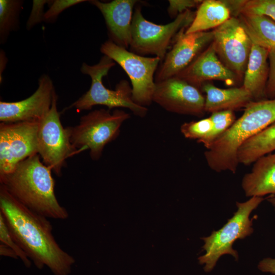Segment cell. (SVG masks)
<instances>
[{
  "mask_svg": "<svg viewBox=\"0 0 275 275\" xmlns=\"http://www.w3.org/2000/svg\"><path fill=\"white\" fill-rule=\"evenodd\" d=\"M0 213L14 240L39 269L47 266L54 275H69L74 258L62 249L47 217L24 206L0 186Z\"/></svg>",
  "mask_w": 275,
  "mask_h": 275,
  "instance_id": "6da1fadb",
  "label": "cell"
},
{
  "mask_svg": "<svg viewBox=\"0 0 275 275\" xmlns=\"http://www.w3.org/2000/svg\"><path fill=\"white\" fill-rule=\"evenodd\" d=\"M51 171L36 154L21 161L10 173L0 177L1 185L32 211L47 218L65 219L69 214L56 198Z\"/></svg>",
  "mask_w": 275,
  "mask_h": 275,
  "instance_id": "7a4b0ae2",
  "label": "cell"
},
{
  "mask_svg": "<svg viewBox=\"0 0 275 275\" xmlns=\"http://www.w3.org/2000/svg\"><path fill=\"white\" fill-rule=\"evenodd\" d=\"M274 122L275 98L252 101L242 116L205 152L208 166L215 172L235 174L240 146Z\"/></svg>",
  "mask_w": 275,
  "mask_h": 275,
  "instance_id": "3957f363",
  "label": "cell"
},
{
  "mask_svg": "<svg viewBox=\"0 0 275 275\" xmlns=\"http://www.w3.org/2000/svg\"><path fill=\"white\" fill-rule=\"evenodd\" d=\"M115 62L104 55L99 62L94 65L83 63L81 72L89 75L91 84L89 90L69 108H75L77 111L89 110L95 105L106 106L109 109L124 107L129 109L135 115L145 117L148 109L146 107L135 103L132 99V88L128 81L122 79L116 85L114 90L106 88L102 83L103 77L106 76Z\"/></svg>",
  "mask_w": 275,
  "mask_h": 275,
  "instance_id": "277c9868",
  "label": "cell"
},
{
  "mask_svg": "<svg viewBox=\"0 0 275 275\" xmlns=\"http://www.w3.org/2000/svg\"><path fill=\"white\" fill-rule=\"evenodd\" d=\"M263 197H252L244 202H236L237 211L220 229L213 231L210 235L201 238L204 241V255L199 257L200 264H205L204 270L210 272L219 258L224 255H232L238 259L237 252L233 244L238 239H242L253 232L251 212L263 201Z\"/></svg>",
  "mask_w": 275,
  "mask_h": 275,
  "instance_id": "5b68a950",
  "label": "cell"
},
{
  "mask_svg": "<svg viewBox=\"0 0 275 275\" xmlns=\"http://www.w3.org/2000/svg\"><path fill=\"white\" fill-rule=\"evenodd\" d=\"M195 14L196 12L188 10L178 15L171 22L157 24L146 19L141 6L136 4L131 23L130 51L143 56L154 55L162 61L176 35L181 30H186Z\"/></svg>",
  "mask_w": 275,
  "mask_h": 275,
  "instance_id": "8992f818",
  "label": "cell"
},
{
  "mask_svg": "<svg viewBox=\"0 0 275 275\" xmlns=\"http://www.w3.org/2000/svg\"><path fill=\"white\" fill-rule=\"evenodd\" d=\"M129 114L120 109L94 110L82 116L79 123L71 127L70 142L75 154L90 150L92 159H98L105 146L114 140L122 123Z\"/></svg>",
  "mask_w": 275,
  "mask_h": 275,
  "instance_id": "52a82bcc",
  "label": "cell"
},
{
  "mask_svg": "<svg viewBox=\"0 0 275 275\" xmlns=\"http://www.w3.org/2000/svg\"><path fill=\"white\" fill-rule=\"evenodd\" d=\"M100 51L118 64L126 73L131 83L134 102L144 107L150 105L155 88L154 76L160 59L136 54L110 40L101 45Z\"/></svg>",
  "mask_w": 275,
  "mask_h": 275,
  "instance_id": "ba28073f",
  "label": "cell"
},
{
  "mask_svg": "<svg viewBox=\"0 0 275 275\" xmlns=\"http://www.w3.org/2000/svg\"><path fill=\"white\" fill-rule=\"evenodd\" d=\"M57 99L55 93L49 111L39 122L37 139L38 153L43 163L59 176L66 159L75 152L70 142L71 127L62 125Z\"/></svg>",
  "mask_w": 275,
  "mask_h": 275,
  "instance_id": "9c48e42d",
  "label": "cell"
},
{
  "mask_svg": "<svg viewBox=\"0 0 275 275\" xmlns=\"http://www.w3.org/2000/svg\"><path fill=\"white\" fill-rule=\"evenodd\" d=\"M39 122L1 123L0 177L12 172L22 160L38 153Z\"/></svg>",
  "mask_w": 275,
  "mask_h": 275,
  "instance_id": "30bf717a",
  "label": "cell"
},
{
  "mask_svg": "<svg viewBox=\"0 0 275 275\" xmlns=\"http://www.w3.org/2000/svg\"><path fill=\"white\" fill-rule=\"evenodd\" d=\"M211 43L221 62L240 77L244 74L253 43L237 17L214 29Z\"/></svg>",
  "mask_w": 275,
  "mask_h": 275,
  "instance_id": "8fae6325",
  "label": "cell"
},
{
  "mask_svg": "<svg viewBox=\"0 0 275 275\" xmlns=\"http://www.w3.org/2000/svg\"><path fill=\"white\" fill-rule=\"evenodd\" d=\"M152 100L174 113L201 117L205 113L200 90L177 76L155 82Z\"/></svg>",
  "mask_w": 275,
  "mask_h": 275,
  "instance_id": "7c38bea8",
  "label": "cell"
},
{
  "mask_svg": "<svg viewBox=\"0 0 275 275\" xmlns=\"http://www.w3.org/2000/svg\"><path fill=\"white\" fill-rule=\"evenodd\" d=\"M178 33L174 43L160 62L155 75V82L176 76L188 67L212 42L213 31Z\"/></svg>",
  "mask_w": 275,
  "mask_h": 275,
  "instance_id": "4fadbf2b",
  "label": "cell"
},
{
  "mask_svg": "<svg viewBox=\"0 0 275 275\" xmlns=\"http://www.w3.org/2000/svg\"><path fill=\"white\" fill-rule=\"evenodd\" d=\"M55 93L49 76L41 75L37 89L28 98L15 102H0L1 122H39L49 111Z\"/></svg>",
  "mask_w": 275,
  "mask_h": 275,
  "instance_id": "5bb4252c",
  "label": "cell"
},
{
  "mask_svg": "<svg viewBox=\"0 0 275 275\" xmlns=\"http://www.w3.org/2000/svg\"><path fill=\"white\" fill-rule=\"evenodd\" d=\"M176 76L199 89L202 84L210 80H222L232 85L240 78L221 62L211 43Z\"/></svg>",
  "mask_w": 275,
  "mask_h": 275,
  "instance_id": "9a60e30c",
  "label": "cell"
},
{
  "mask_svg": "<svg viewBox=\"0 0 275 275\" xmlns=\"http://www.w3.org/2000/svg\"><path fill=\"white\" fill-rule=\"evenodd\" d=\"M139 1L114 0L102 2L90 1L102 13L108 30L110 40L127 49L131 39V23L133 9Z\"/></svg>",
  "mask_w": 275,
  "mask_h": 275,
  "instance_id": "2e32d148",
  "label": "cell"
},
{
  "mask_svg": "<svg viewBox=\"0 0 275 275\" xmlns=\"http://www.w3.org/2000/svg\"><path fill=\"white\" fill-rule=\"evenodd\" d=\"M241 186L246 197L275 195V152L258 158L243 177Z\"/></svg>",
  "mask_w": 275,
  "mask_h": 275,
  "instance_id": "e0dca14e",
  "label": "cell"
},
{
  "mask_svg": "<svg viewBox=\"0 0 275 275\" xmlns=\"http://www.w3.org/2000/svg\"><path fill=\"white\" fill-rule=\"evenodd\" d=\"M269 49L253 43L242 86L254 101L267 99L266 87L269 74Z\"/></svg>",
  "mask_w": 275,
  "mask_h": 275,
  "instance_id": "ac0fdd59",
  "label": "cell"
},
{
  "mask_svg": "<svg viewBox=\"0 0 275 275\" xmlns=\"http://www.w3.org/2000/svg\"><path fill=\"white\" fill-rule=\"evenodd\" d=\"M205 93V111L213 113L222 111H234L245 107L254 100L251 93L242 86L221 89L210 82L202 85L200 89Z\"/></svg>",
  "mask_w": 275,
  "mask_h": 275,
  "instance_id": "d6986e66",
  "label": "cell"
},
{
  "mask_svg": "<svg viewBox=\"0 0 275 275\" xmlns=\"http://www.w3.org/2000/svg\"><path fill=\"white\" fill-rule=\"evenodd\" d=\"M231 17L230 12L221 0L203 1L185 34L206 32L216 28Z\"/></svg>",
  "mask_w": 275,
  "mask_h": 275,
  "instance_id": "ffe728a7",
  "label": "cell"
},
{
  "mask_svg": "<svg viewBox=\"0 0 275 275\" xmlns=\"http://www.w3.org/2000/svg\"><path fill=\"white\" fill-rule=\"evenodd\" d=\"M243 28L253 44L268 49L275 48V21L263 15L241 13Z\"/></svg>",
  "mask_w": 275,
  "mask_h": 275,
  "instance_id": "44dd1931",
  "label": "cell"
},
{
  "mask_svg": "<svg viewBox=\"0 0 275 275\" xmlns=\"http://www.w3.org/2000/svg\"><path fill=\"white\" fill-rule=\"evenodd\" d=\"M275 151V122L246 141L239 148V163L249 165Z\"/></svg>",
  "mask_w": 275,
  "mask_h": 275,
  "instance_id": "7402d4cb",
  "label": "cell"
},
{
  "mask_svg": "<svg viewBox=\"0 0 275 275\" xmlns=\"http://www.w3.org/2000/svg\"><path fill=\"white\" fill-rule=\"evenodd\" d=\"M23 2L14 0L0 1V36L3 43L10 32L18 26L19 14Z\"/></svg>",
  "mask_w": 275,
  "mask_h": 275,
  "instance_id": "603a6c76",
  "label": "cell"
},
{
  "mask_svg": "<svg viewBox=\"0 0 275 275\" xmlns=\"http://www.w3.org/2000/svg\"><path fill=\"white\" fill-rule=\"evenodd\" d=\"M212 128L213 123L209 117L197 121L185 122L181 125L180 130L185 138L196 140L205 146Z\"/></svg>",
  "mask_w": 275,
  "mask_h": 275,
  "instance_id": "cb8c5ba5",
  "label": "cell"
},
{
  "mask_svg": "<svg viewBox=\"0 0 275 275\" xmlns=\"http://www.w3.org/2000/svg\"><path fill=\"white\" fill-rule=\"evenodd\" d=\"M213 123L212 132L205 146L208 149L213 143L225 133L235 121L232 111H222L211 113L209 117Z\"/></svg>",
  "mask_w": 275,
  "mask_h": 275,
  "instance_id": "d4e9b609",
  "label": "cell"
},
{
  "mask_svg": "<svg viewBox=\"0 0 275 275\" xmlns=\"http://www.w3.org/2000/svg\"><path fill=\"white\" fill-rule=\"evenodd\" d=\"M0 240L11 249L17 254L18 257L21 259L26 267L31 266V261L25 252L18 245L12 236L5 218L0 213Z\"/></svg>",
  "mask_w": 275,
  "mask_h": 275,
  "instance_id": "484cf974",
  "label": "cell"
},
{
  "mask_svg": "<svg viewBox=\"0 0 275 275\" xmlns=\"http://www.w3.org/2000/svg\"><path fill=\"white\" fill-rule=\"evenodd\" d=\"M242 13L265 15L275 21V0H246Z\"/></svg>",
  "mask_w": 275,
  "mask_h": 275,
  "instance_id": "4316f807",
  "label": "cell"
},
{
  "mask_svg": "<svg viewBox=\"0 0 275 275\" xmlns=\"http://www.w3.org/2000/svg\"><path fill=\"white\" fill-rule=\"evenodd\" d=\"M84 0H55L51 1L49 9L45 13L44 20L48 22L54 21L58 15L65 9L86 2Z\"/></svg>",
  "mask_w": 275,
  "mask_h": 275,
  "instance_id": "83f0119b",
  "label": "cell"
},
{
  "mask_svg": "<svg viewBox=\"0 0 275 275\" xmlns=\"http://www.w3.org/2000/svg\"><path fill=\"white\" fill-rule=\"evenodd\" d=\"M203 1L200 0H170L168 12L172 17L175 18L180 14L190 10L191 8L199 7Z\"/></svg>",
  "mask_w": 275,
  "mask_h": 275,
  "instance_id": "f1b7e54d",
  "label": "cell"
},
{
  "mask_svg": "<svg viewBox=\"0 0 275 275\" xmlns=\"http://www.w3.org/2000/svg\"><path fill=\"white\" fill-rule=\"evenodd\" d=\"M269 74L266 87V94L268 99L275 98V48L269 49Z\"/></svg>",
  "mask_w": 275,
  "mask_h": 275,
  "instance_id": "f546056e",
  "label": "cell"
},
{
  "mask_svg": "<svg viewBox=\"0 0 275 275\" xmlns=\"http://www.w3.org/2000/svg\"><path fill=\"white\" fill-rule=\"evenodd\" d=\"M50 1H33V8L26 23V28L30 29L36 24L44 20V5Z\"/></svg>",
  "mask_w": 275,
  "mask_h": 275,
  "instance_id": "4dcf8cb0",
  "label": "cell"
},
{
  "mask_svg": "<svg viewBox=\"0 0 275 275\" xmlns=\"http://www.w3.org/2000/svg\"><path fill=\"white\" fill-rule=\"evenodd\" d=\"M223 2L229 9L231 17H237L241 13L246 1L223 0Z\"/></svg>",
  "mask_w": 275,
  "mask_h": 275,
  "instance_id": "1f68e13d",
  "label": "cell"
},
{
  "mask_svg": "<svg viewBox=\"0 0 275 275\" xmlns=\"http://www.w3.org/2000/svg\"><path fill=\"white\" fill-rule=\"evenodd\" d=\"M258 267L263 272L275 274V258H264L259 262Z\"/></svg>",
  "mask_w": 275,
  "mask_h": 275,
  "instance_id": "d6a6232c",
  "label": "cell"
},
{
  "mask_svg": "<svg viewBox=\"0 0 275 275\" xmlns=\"http://www.w3.org/2000/svg\"><path fill=\"white\" fill-rule=\"evenodd\" d=\"M0 255L13 259L18 258L16 253L12 249L2 242L0 244Z\"/></svg>",
  "mask_w": 275,
  "mask_h": 275,
  "instance_id": "836d02e7",
  "label": "cell"
},
{
  "mask_svg": "<svg viewBox=\"0 0 275 275\" xmlns=\"http://www.w3.org/2000/svg\"><path fill=\"white\" fill-rule=\"evenodd\" d=\"M268 201L274 207L275 209V196L269 198Z\"/></svg>",
  "mask_w": 275,
  "mask_h": 275,
  "instance_id": "e575fe53",
  "label": "cell"
}]
</instances>
